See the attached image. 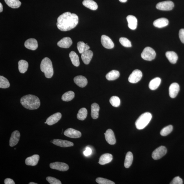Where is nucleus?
Here are the masks:
<instances>
[{
    "label": "nucleus",
    "mask_w": 184,
    "mask_h": 184,
    "mask_svg": "<svg viewBox=\"0 0 184 184\" xmlns=\"http://www.w3.org/2000/svg\"><path fill=\"white\" fill-rule=\"evenodd\" d=\"M92 150L89 147H87L84 152V154L86 156L92 154Z\"/></svg>",
    "instance_id": "a18cd8bd"
},
{
    "label": "nucleus",
    "mask_w": 184,
    "mask_h": 184,
    "mask_svg": "<svg viewBox=\"0 0 184 184\" xmlns=\"http://www.w3.org/2000/svg\"><path fill=\"white\" fill-rule=\"evenodd\" d=\"M180 90V87L177 83H174L170 86L169 89V95L171 98H174L178 94Z\"/></svg>",
    "instance_id": "dca6fc26"
},
{
    "label": "nucleus",
    "mask_w": 184,
    "mask_h": 184,
    "mask_svg": "<svg viewBox=\"0 0 184 184\" xmlns=\"http://www.w3.org/2000/svg\"><path fill=\"white\" fill-rule=\"evenodd\" d=\"M110 102L113 107H118L120 105V100L119 97L114 96L110 98Z\"/></svg>",
    "instance_id": "58836bf2"
},
{
    "label": "nucleus",
    "mask_w": 184,
    "mask_h": 184,
    "mask_svg": "<svg viewBox=\"0 0 184 184\" xmlns=\"http://www.w3.org/2000/svg\"><path fill=\"white\" fill-rule=\"evenodd\" d=\"M96 181L99 184H115V183L113 181L107 179L99 177L96 179Z\"/></svg>",
    "instance_id": "a19ab883"
},
{
    "label": "nucleus",
    "mask_w": 184,
    "mask_h": 184,
    "mask_svg": "<svg viewBox=\"0 0 184 184\" xmlns=\"http://www.w3.org/2000/svg\"><path fill=\"white\" fill-rule=\"evenodd\" d=\"M45 123V124H46V123H47V122H45V123Z\"/></svg>",
    "instance_id": "3c124183"
},
{
    "label": "nucleus",
    "mask_w": 184,
    "mask_h": 184,
    "mask_svg": "<svg viewBox=\"0 0 184 184\" xmlns=\"http://www.w3.org/2000/svg\"><path fill=\"white\" fill-rule=\"evenodd\" d=\"M62 115L60 113H57L50 116L47 118V124L49 125H53L57 123L61 119Z\"/></svg>",
    "instance_id": "ddd939ff"
},
{
    "label": "nucleus",
    "mask_w": 184,
    "mask_h": 184,
    "mask_svg": "<svg viewBox=\"0 0 184 184\" xmlns=\"http://www.w3.org/2000/svg\"><path fill=\"white\" fill-rule=\"evenodd\" d=\"M20 102L24 107L30 110L37 109L40 105L39 98L32 95L24 96L20 100Z\"/></svg>",
    "instance_id": "f03ea898"
},
{
    "label": "nucleus",
    "mask_w": 184,
    "mask_h": 184,
    "mask_svg": "<svg viewBox=\"0 0 184 184\" xmlns=\"http://www.w3.org/2000/svg\"><path fill=\"white\" fill-rule=\"evenodd\" d=\"M174 7V4L172 1H165L159 2L156 5L157 9L163 11H170Z\"/></svg>",
    "instance_id": "0eeeda50"
},
{
    "label": "nucleus",
    "mask_w": 184,
    "mask_h": 184,
    "mask_svg": "<svg viewBox=\"0 0 184 184\" xmlns=\"http://www.w3.org/2000/svg\"><path fill=\"white\" fill-rule=\"evenodd\" d=\"M179 35L181 42L184 44V29H181L180 30Z\"/></svg>",
    "instance_id": "c03bdc74"
},
{
    "label": "nucleus",
    "mask_w": 184,
    "mask_h": 184,
    "mask_svg": "<svg viewBox=\"0 0 184 184\" xmlns=\"http://www.w3.org/2000/svg\"><path fill=\"white\" fill-rule=\"evenodd\" d=\"M133 155L131 152H128L126 155L124 163L125 167L129 168L132 165L133 161Z\"/></svg>",
    "instance_id": "2f4dec72"
},
{
    "label": "nucleus",
    "mask_w": 184,
    "mask_h": 184,
    "mask_svg": "<svg viewBox=\"0 0 184 184\" xmlns=\"http://www.w3.org/2000/svg\"><path fill=\"white\" fill-rule=\"evenodd\" d=\"M77 48L80 54L83 53L89 50L90 47L87 44L82 41H80L77 43Z\"/></svg>",
    "instance_id": "72a5a7b5"
},
{
    "label": "nucleus",
    "mask_w": 184,
    "mask_h": 184,
    "mask_svg": "<svg viewBox=\"0 0 184 184\" xmlns=\"http://www.w3.org/2000/svg\"><path fill=\"white\" fill-rule=\"evenodd\" d=\"M120 73L118 71L113 70L108 72L106 75V78L108 80H114L119 77Z\"/></svg>",
    "instance_id": "7c9ffc66"
},
{
    "label": "nucleus",
    "mask_w": 184,
    "mask_h": 184,
    "mask_svg": "<svg viewBox=\"0 0 184 184\" xmlns=\"http://www.w3.org/2000/svg\"><path fill=\"white\" fill-rule=\"evenodd\" d=\"M168 20L165 18H161L155 20L153 22V26L158 28H162L168 26Z\"/></svg>",
    "instance_id": "b1692460"
},
{
    "label": "nucleus",
    "mask_w": 184,
    "mask_h": 184,
    "mask_svg": "<svg viewBox=\"0 0 184 184\" xmlns=\"http://www.w3.org/2000/svg\"><path fill=\"white\" fill-rule=\"evenodd\" d=\"M161 83V79L159 77H156L151 80L149 85V89L152 90H155L158 89Z\"/></svg>",
    "instance_id": "c85d7f7f"
},
{
    "label": "nucleus",
    "mask_w": 184,
    "mask_h": 184,
    "mask_svg": "<svg viewBox=\"0 0 184 184\" xmlns=\"http://www.w3.org/2000/svg\"><path fill=\"white\" fill-rule=\"evenodd\" d=\"M3 6L1 3H0V12H2L3 11Z\"/></svg>",
    "instance_id": "de8ad7c7"
},
{
    "label": "nucleus",
    "mask_w": 184,
    "mask_h": 184,
    "mask_svg": "<svg viewBox=\"0 0 184 184\" xmlns=\"http://www.w3.org/2000/svg\"><path fill=\"white\" fill-rule=\"evenodd\" d=\"M100 107L97 103H94L91 105V116L93 119H97L99 117Z\"/></svg>",
    "instance_id": "393cba45"
},
{
    "label": "nucleus",
    "mask_w": 184,
    "mask_h": 184,
    "mask_svg": "<svg viewBox=\"0 0 184 184\" xmlns=\"http://www.w3.org/2000/svg\"><path fill=\"white\" fill-rule=\"evenodd\" d=\"M119 40L120 43L123 47H132L131 42L127 38L124 37L120 38Z\"/></svg>",
    "instance_id": "ea45409f"
},
{
    "label": "nucleus",
    "mask_w": 184,
    "mask_h": 184,
    "mask_svg": "<svg viewBox=\"0 0 184 184\" xmlns=\"http://www.w3.org/2000/svg\"><path fill=\"white\" fill-rule=\"evenodd\" d=\"M39 159L40 157L38 155H35L27 158L25 162L27 165L35 166L38 164Z\"/></svg>",
    "instance_id": "412c9836"
},
{
    "label": "nucleus",
    "mask_w": 184,
    "mask_h": 184,
    "mask_svg": "<svg viewBox=\"0 0 184 184\" xmlns=\"http://www.w3.org/2000/svg\"><path fill=\"white\" fill-rule=\"evenodd\" d=\"M40 69L44 74L45 77L51 78L54 74V70L52 63L49 58L45 57L41 61L40 64Z\"/></svg>",
    "instance_id": "7ed1b4c3"
},
{
    "label": "nucleus",
    "mask_w": 184,
    "mask_h": 184,
    "mask_svg": "<svg viewBox=\"0 0 184 184\" xmlns=\"http://www.w3.org/2000/svg\"><path fill=\"white\" fill-rule=\"evenodd\" d=\"M142 76V73L140 70H135L130 75L128 79V81L133 84H135L140 81Z\"/></svg>",
    "instance_id": "6e6552de"
},
{
    "label": "nucleus",
    "mask_w": 184,
    "mask_h": 184,
    "mask_svg": "<svg viewBox=\"0 0 184 184\" xmlns=\"http://www.w3.org/2000/svg\"><path fill=\"white\" fill-rule=\"evenodd\" d=\"M5 184H15V183L13 180L11 178H6L4 181Z\"/></svg>",
    "instance_id": "49530a36"
},
{
    "label": "nucleus",
    "mask_w": 184,
    "mask_h": 184,
    "mask_svg": "<svg viewBox=\"0 0 184 184\" xmlns=\"http://www.w3.org/2000/svg\"><path fill=\"white\" fill-rule=\"evenodd\" d=\"M14 149L15 150V149H16V148H14Z\"/></svg>",
    "instance_id": "603ef678"
},
{
    "label": "nucleus",
    "mask_w": 184,
    "mask_h": 184,
    "mask_svg": "<svg viewBox=\"0 0 184 184\" xmlns=\"http://www.w3.org/2000/svg\"><path fill=\"white\" fill-rule=\"evenodd\" d=\"M166 56L169 61L172 64H175L177 62L178 56L177 54L173 51H168L166 53Z\"/></svg>",
    "instance_id": "a878e982"
},
{
    "label": "nucleus",
    "mask_w": 184,
    "mask_h": 184,
    "mask_svg": "<svg viewBox=\"0 0 184 184\" xmlns=\"http://www.w3.org/2000/svg\"><path fill=\"white\" fill-rule=\"evenodd\" d=\"M87 115V110L86 108H80L78 112L77 117L78 119L84 120L86 118Z\"/></svg>",
    "instance_id": "c9c22d12"
},
{
    "label": "nucleus",
    "mask_w": 184,
    "mask_h": 184,
    "mask_svg": "<svg viewBox=\"0 0 184 184\" xmlns=\"http://www.w3.org/2000/svg\"><path fill=\"white\" fill-rule=\"evenodd\" d=\"M113 155L110 153H105L101 156L98 163L103 165L110 163L113 160Z\"/></svg>",
    "instance_id": "4be33fe9"
},
{
    "label": "nucleus",
    "mask_w": 184,
    "mask_h": 184,
    "mask_svg": "<svg viewBox=\"0 0 184 184\" xmlns=\"http://www.w3.org/2000/svg\"><path fill=\"white\" fill-rule=\"evenodd\" d=\"M105 138L107 142L111 145L115 144L116 140L114 132L110 129H108L104 133Z\"/></svg>",
    "instance_id": "2eb2a0df"
},
{
    "label": "nucleus",
    "mask_w": 184,
    "mask_h": 184,
    "mask_svg": "<svg viewBox=\"0 0 184 184\" xmlns=\"http://www.w3.org/2000/svg\"><path fill=\"white\" fill-rule=\"evenodd\" d=\"M29 184H37V183H35L33 182H31L29 183Z\"/></svg>",
    "instance_id": "8fccbe9b"
},
{
    "label": "nucleus",
    "mask_w": 184,
    "mask_h": 184,
    "mask_svg": "<svg viewBox=\"0 0 184 184\" xmlns=\"http://www.w3.org/2000/svg\"><path fill=\"white\" fill-rule=\"evenodd\" d=\"M119 1L120 2H123V3H124V2H126L127 1V0H119Z\"/></svg>",
    "instance_id": "09e8293b"
},
{
    "label": "nucleus",
    "mask_w": 184,
    "mask_h": 184,
    "mask_svg": "<svg viewBox=\"0 0 184 184\" xmlns=\"http://www.w3.org/2000/svg\"><path fill=\"white\" fill-rule=\"evenodd\" d=\"M69 57L73 65L75 67L79 66V58L76 53L73 51L71 52L69 54Z\"/></svg>",
    "instance_id": "c756f323"
},
{
    "label": "nucleus",
    "mask_w": 184,
    "mask_h": 184,
    "mask_svg": "<svg viewBox=\"0 0 184 184\" xmlns=\"http://www.w3.org/2000/svg\"><path fill=\"white\" fill-rule=\"evenodd\" d=\"M74 81L75 84L81 88L86 86L88 83L86 78L82 75H79L75 77Z\"/></svg>",
    "instance_id": "6ab92c4d"
},
{
    "label": "nucleus",
    "mask_w": 184,
    "mask_h": 184,
    "mask_svg": "<svg viewBox=\"0 0 184 184\" xmlns=\"http://www.w3.org/2000/svg\"><path fill=\"white\" fill-rule=\"evenodd\" d=\"M57 21L58 29L60 31L65 32L76 27L79 23V17L77 14L68 12L60 15Z\"/></svg>",
    "instance_id": "f257e3e1"
},
{
    "label": "nucleus",
    "mask_w": 184,
    "mask_h": 184,
    "mask_svg": "<svg viewBox=\"0 0 184 184\" xmlns=\"http://www.w3.org/2000/svg\"><path fill=\"white\" fill-rule=\"evenodd\" d=\"M75 97L74 92L70 91L65 93L63 95L62 97V101H64L68 102L74 99Z\"/></svg>",
    "instance_id": "f704fd0d"
},
{
    "label": "nucleus",
    "mask_w": 184,
    "mask_h": 184,
    "mask_svg": "<svg viewBox=\"0 0 184 184\" xmlns=\"http://www.w3.org/2000/svg\"><path fill=\"white\" fill-rule=\"evenodd\" d=\"M24 45L27 49L33 51L36 50L38 47L37 40L34 38L27 40L25 42Z\"/></svg>",
    "instance_id": "a211bd4d"
},
{
    "label": "nucleus",
    "mask_w": 184,
    "mask_h": 184,
    "mask_svg": "<svg viewBox=\"0 0 184 184\" xmlns=\"http://www.w3.org/2000/svg\"><path fill=\"white\" fill-rule=\"evenodd\" d=\"M20 134L19 131L16 130L12 133L9 140V145L12 147L18 143L20 139Z\"/></svg>",
    "instance_id": "4468645a"
},
{
    "label": "nucleus",
    "mask_w": 184,
    "mask_h": 184,
    "mask_svg": "<svg viewBox=\"0 0 184 184\" xmlns=\"http://www.w3.org/2000/svg\"><path fill=\"white\" fill-rule=\"evenodd\" d=\"M18 68L19 72L21 74H24L27 71L29 67L28 62L24 60H20L18 62Z\"/></svg>",
    "instance_id": "cd10ccee"
},
{
    "label": "nucleus",
    "mask_w": 184,
    "mask_h": 184,
    "mask_svg": "<svg viewBox=\"0 0 184 184\" xmlns=\"http://www.w3.org/2000/svg\"><path fill=\"white\" fill-rule=\"evenodd\" d=\"M141 55L143 59L147 61H152L155 59L156 53L152 48L147 47L143 50Z\"/></svg>",
    "instance_id": "39448f33"
},
{
    "label": "nucleus",
    "mask_w": 184,
    "mask_h": 184,
    "mask_svg": "<svg viewBox=\"0 0 184 184\" xmlns=\"http://www.w3.org/2000/svg\"><path fill=\"white\" fill-rule=\"evenodd\" d=\"M152 118L150 113L146 112L143 113L138 117L135 123L136 127L138 130H142L145 128L149 123Z\"/></svg>",
    "instance_id": "20e7f679"
},
{
    "label": "nucleus",
    "mask_w": 184,
    "mask_h": 184,
    "mask_svg": "<svg viewBox=\"0 0 184 184\" xmlns=\"http://www.w3.org/2000/svg\"><path fill=\"white\" fill-rule=\"evenodd\" d=\"M54 144L62 147H68L74 146V143L70 141L60 139H54L51 141Z\"/></svg>",
    "instance_id": "f3484780"
},
{
    "label": "nucleus",
    "mask_w": 184,
    "mask_h": 184,
    "mask_svg": "<svg viewBox=\"0 0 184 184\" xmlns=\"http://www.w3.org/2000/svg\"><path fill=\"white\" fill-rule=\"evenodd\" d=\"M166 148L164 146H161L158 147L152 153V157L153 159H160L164 156L167 153Z\"/></svg>",
    "instance_id": "423d86ee"
},
{
    "label": "nucleus",
    "mask_w": 184,
    "mask_h": 184,
    "mask_svg": "<svg viewBox=\"0 0 184 184\" xmlns=\"http://www.w3.org/2000/svg\"><path fill=\"white\" fill-rule=\"evenodd\" d=\"M128 22V26L132 30H135L137 29V20L136 17L132 15H129L127 17Z\"/></svg>",
    "instance_id": "aec40b11"
},
{
    "label": "nucleus",
    "mask_w": 184,
    "mask_h": 184,
    "mask_svg": "<svg viewBox=\"0 0 184 184\" xmlns=\"http://www.w3.org/2000/svg\"><path fill=\"white\" fill-rule=\"evenodd\" d=\"M10 86V83L8 80L2 76H0V88L6 89Z\"/></svg>",
    "instance_id": "e433bc0d"
},
{
    "label": "nucleus",
    "mask_w": 184,
    "mask_h": 184,
    "mask_svg": "<svg viewBox=\"0 0 184 184\" xmlns=\"http://www.w3.org/2000/svg\"><path fill=\"white\" fill-rule=\"evenodd\" d=\"M170 184H183V180L182 179L178 176V177H176L174 178Z\"/></svg>",
    "instance_id": "37998d69"
},
{
    "label": "nucleus",
    "mask_w": 184,
    "mask_h": 184,
    "mask_svg": "<svg viewBox=\"0 0 184 184\" xmlns=\"http://www.w3.org/2000/svg\"><path fill=\"white\" fill-rule=\"evenodd\" d=\"M64 134L67 137L74 138H79L82 136V134L79 131L71 128L65 130Z\"/></svg>",
    "instance_id": "9d476101"
},
{
    "label": "nucleus",
    "mask_w": 184,
    "mask_h": 184,
    "mask_svg": "<svg viewBox=\"0 0 184 184\" xmlns=\"http://www.w3.org/2000/svg\"><path fill=\"white\" fill-rule=\"evenodd\" d=\"M83 5L93 11H95L98 8L96 2L92 0H84L83 2Z\"/></svg>",
    "instance_id": "bb28decb"
},
{
    "label": "nucleus",
    "mask_w": 184,
    "mask_h": 184,
    "mask_svg": "<svg viewBox=\"0 0 184 184\" xmlns=\"http://www.w3.org/2000/svg\"><path fill=\"white\" fill-rule=\"evenodd\" d=\"M72 40L70 38L65 37L64 38L58 42V46L63 48H69L72 44Z\"/></svg>",
    "instance_id": "f8f14e48"
},
{
    "label": "nucleus",
    "mask_w": 184,
    "mask_h": 184,
    "mask_svg": "<svg viewBox=\"0 0 184 184\" xmlns=\"http://www.w3.org/2000/svg\"><path fill=\"white\" fill-rule=\"evenodd\" d=\"M50 166L52 169L62 171H66L69 169L68 165L66 163L63 162H55L51 163L50 165Z\"/></svg>",
    "instance_id": "1a4fd4ad"
},
{
    "label": "nucleus",
    "mask_w": 184,
    "mask_h": 184,
    "mask_svg": "<svg viewBox=\"0 0 184 184\" xmlns=\"http://www.w3.org/2000/svg\"><path fill=\"white\" fill-rule=\"evenodd\" d=\"M173 130V127L172 125H169L167 126L161 130L160 134L161 136L165 137L167 136Z\"/></svg>",
    "instance_id": "4c0bfd02"
},
{
    "label": "nucleus",
    "mask_w": 184,
    "mask_h": 184,
    "mask_svg": "<svg viewBox=\"0 0 184 184\" xmlns=\"http://www.w3.org/2000/svg\"><path fill=\"white\" fill-rule=\"evenodd\" d=\"M46 180L50 184H62V183L59 180L52 177H47Z\"/></svg>",
    "instance_id": "79ce46f5"
},
{
    "label": "nucleus",
    "mask_w": 184,
    "mask_h": 184,
    "mask_svg": "<svg viewBox=\"0 0 184 184\" xmlns=\"http://www.w3.org/2000/svg\"><path fill=\"white\" fill-rule=\"evenodd\" d=\"M101 42L103 47L107 49H112L114 48V43L109 37L103 35L101 37Z\"/></svg>",
    "instance_id": "9b49d317"
},
{
    "label": "nucleus",
    "mask_w": 184,
    "mask_h": 184,
    "mask_svg": "<svg viewBox=\"0 0 184 184\" xmlns=\"http://www.w3.org/2000/svg\"><path fill=\"white\" fill-rule=\"evenodd\" d=\"M5 1L8 6L12 8H18L21 5L19 0H5Z\"/></svg>",
    "instance_id": "473e14b6"
},
{
    "label": "nucleus",
    "mask_w": 184,
    "mask_h": 184,
    "mask_svg": "<svg viewBox=\"0 0 184 184\" xmlns=\"http://www.w3.org/2000/svg\"><path fill=\"white\" fill-rule=\"evenodd\" d=\"M93 55L92 52L91 50H88L82 54L81 58L82 61L85 64H89L92 59Z\"/></svg>",
    "instance_id": "5701e85b"
}]
</instances>
